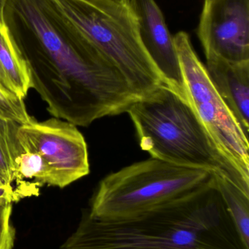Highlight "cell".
I'll use <instances>...</instances> for the list:
<instances>
[{
  "label": "cell",
  "instance_id": "cell-1",
  "mask_svg": "<svg viewBox=\"0 0 249 249\" xmlns=\"http://www.w3.org/2000/svg\"><path fill=\"white\" fill-rule=\"evenodd\" d=\"M4 18L31 89L54 118L87 127L127 112L139 99L53 0H7Z\"/></svg>",
  "mask_w": 249,
  "mask_h": 249
},
{
  "label": "cell",
  "instance_id": "cell-2",
  "mask_svg": "<svg viewBox=\"0 0 249 249\" xmlns=\"http://www.w3.org/2000/svg\"><path fill=\"white\" fill-rule=\"evenodd\" d=\"M61 249H249L214 178L200 190L124 219L83 215Z\"/></svg>",
  "mask_w": 249,
  "mask_h": 249
},
{
  "label": "cell",
  "instance_id": "cell-3",
  "mask_svg": "<svg viewBox=\"0 0 249 249\" xmlns=\"http://www.w3.org/2000/svg\"><path fill=\"white\" fill-rule=\"evenodd\" d=\"M127 113L151 158L225 176L249 193V183L219 153L188 101L165 85L134 102Z\"/></svg>",
  "mask_w": 249,
  "mask_h": 249
},
{
  "label": "cell",
  "instance_id": "cell-4",
  "mask_svg": "<svg viewBox=\"0 0 249 249\" xmlns=\"http://www.w3.org/2000/svg\"><path fill=\"white\" fill-rule=\"evenodd\" d=\"M140 99L164 83L140 40L129 0H53Z\"/></svg>",
  "mask_w": 249,
  "mask_h": 249
},
{
  "label": "cell",
  "instance_id": "cell-5",
  "mask_svg": "<svg viewBox=\"0 0 249 249\" xmlns=\"http://www.w3.org/2000/svg\"><path fill=\"white\" fill-rule=\"evenodd\" d=\"M214 174L151 158L106 176L88 213L103 220L135 216L200 190L213 181Z\"/></svg>",
  "mask_w": 249,
  "mask_h": 249
},
{
  "label": "cell",
  "instance_id": "cell-6",
  "mask_svg": "<svg viewBox=\"0 0 249 249\" xmlns=\"http://www.w3.org/2000/svg\"><path fill=\"white\" fill-rule=\"evenodd\" d=\"M189 104L222 158L249 183V137L212 84L188 34L174 36Z\"/></svg>",
  "mask_w": 249,
  "mask_h": 249
},
{
  "label": "cell",
  "instance_id": "cell-7",
  "mask_svg": "<svg viewBox=\"0 0 249 249\" xmlns=\"http://www.w3.org/2000/svg\"><path fill=\"white\" fill-rule=\"evenodd\" d=\"M18 138L23 150L39 154L48 171V186L64 188L90 172L87 143L77 126L51 118L20 124Z\"/></svg>",
  "mask_w": 249,
  "mask_h": 249
},
{
  "label": "cell",
  "instance_id": "cell-8",
  "mask_svg": "<svg viewBox=\"0 0 249 249\" xmlns=\"http://www.w3.org/2000/svg\"><path fill=\"white\" fill-rule=\"evenodd\" d=\"M198 36L205 54L249 61V0H205Z\"/></svg>",
  "mask_w": 249,
  "mask_h": 249
},
{
  "label": "cell",
  "instance_id": "cell-9",
  "mask_svg": "<svg viewBox=\"0 0 249 249\" xmlns=\"http://www.w3.org/2000/svg\"><path fill=\"white\" fill-rule=\"evenodd\" d=\"M137 18L140 40L165 86L187 100L174 36L154 0H129Z\"/></svg>",
  "mask_w": 249,
  "mask_h": 249
},
{
  "label": "cell",
  "instance_id": "cell-10",
  "mask_svg": "<svg viewBox=\"0 0 249 249\" xmlns=\"http://www.w3.org/2000/svg\"><path fill=\"white\" fill-rule=\"evenodd\" d=\"M206 71L216 91L249 136V61L232 62L206 54Z\"/></svg>",
  "mask_w": 249,
  "mask_h": 249
},
{
  "label": "cell",
  "instance_id": "cell-11",
  "mask_svg": "<svg viewBox=\"0 0 249 249\" xmlns=\"http://www.w3.org/2000/svg\"><path fill=\"white\" fill-rule=\"evenodd\" d=\"M0 86L24 99L31 89L29 71L5 27L0 28Z\"/></svg>",
  "mask_w": 249,
  "mask_h": 249
},
{
  "label": "cell",
  "instance_id": "cell-12",
  "mask_svg": "<svg viewBox=\"0 0 249 249\" xmlns=\"http://www.w3.org/2000/svg\"><path fill=\"white\" fill-rule=\"evenodd\" d=\"M215 181L243 241L249 247V193L225 176L215 174Z\"/></svg>",
  "mask_w": 249,
  "mask_h": 249
},
{
  "label": "cell",
  "instance_id": "cell-13",
  "mask_svg": "<svg viewBox=\"0 0 249 249\" xmlns=\"http://www.w3.org/2000/svg\"><path fill=\"white\" fill-rule=\"evenodd\" d=\"M20 124L0 115V175L13 186L16 160L23 152L18 138Z\"/></svg>",
  "mask_w": 249,
  "mask_h": 249
},
{
  "label": "cell",
  "instance_id": "cell-14",
  "mask_svg": "<svg viewBox=\"0 0 249 249\" xmlns=\"http://www.w3.org/2000/svg\"><path fill=\"white\" fill-rule=\"evenodd\" d=\"M0 115L20 124H29L34 119L28 114L24 99L9 93L0 86Z\"/></svg>",
  "mask_w": 249,
  "mask_h": 249
},
{
  "label": "cell",
  "instance_id": "cell-15",
  "mask_svg": "<svg viewBox=\"0 0 249 249\" xmlns=\"http://www.w3.org/2000/svg\"><path fill=\"white\" fill-rule=\"evenodd\" d=\"M12 204L0 207V249H13L16 230L10 222Z\"/></svg>",
  "mask_w": 249,
  "mask_h": 249
},
{
  "label": "cell",
  "instance_id": "cell-16",
  "mask_svg": "<svg viewBox=\"0 0 249 249\" xmlns=\"http://www.w3.org/2000/svg\"><path fill=\"white\" fill-rule=\"evenodd\" d=\"M7 0H0V28L6 26L5 18H4V10Z\"/></svg>",
  "mask_w": 249,
  "mask_h": 249
}]
</instances>
